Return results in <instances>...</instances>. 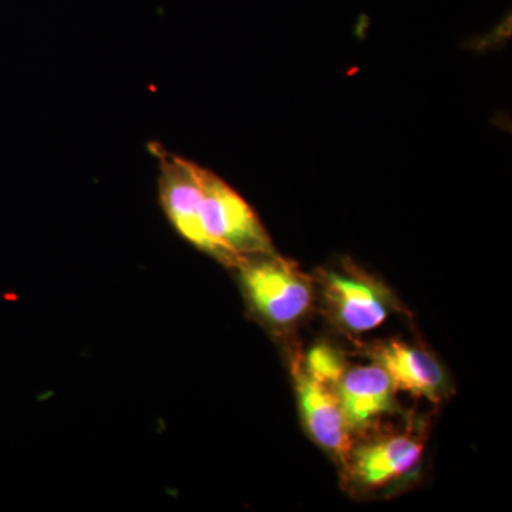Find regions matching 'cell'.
Instances as JSON below:
<instances>
[{
    "label": "cell",
    "mask_w": 512,
    "mask_h": 512,
    "mask_svg": "<svg viewBox=\"0 0 512 512\" xmlns=\"http://www.w3.org/2000/svg\"><path fill=\"white\" fill-rule=\"evenodd\" d=\"M376 360L389 373L396 389L436 399L444 383L439 363L406 343L390 342L376 350Z\"/></svg>",
    "instance_id": "8"
},
{
    "label": "cell",
    "mask_w": 512,
    "mask_h": 512,
    "mask_svg": "<svg viewBox=\"0 0 512 512\" xmlns=\"http://www.w3.org/2000/svg\"><path fill=\"white\" fill-rule=\"evenodd\" d=\"M325 285L336 318L346 329L369 332L386 320L387 303L369 279L330 272L326 274Z\"/></svg>",
    "instance_id": "7"
},
{
    "label": "cell",
    "mask_w": 512,
    "mask_h": 512,
    "mask_svg": "<svg viewBox=\"0 0 512 512\" xmlns=\"http://www.w3.org/2000/svg\"><path fill=\"white\" fill-rule=\"evenodd\" d=\"M423 444L414 437L399 434L367 443L350 451L346 463L356 483L380 488L406 476L420 463Z\"/></svg>",
    "instance_id": "5"
},
{
    "label": "cell",
    "mask_w": 512,
    "mask_h": 512,
    "mask_svg": "<svg viewBox=\"0 0 512 512\" xmlns=\"http://www.w3.org/2000/svg\"><path fill=\"white\" fill-rule=\"evenodd\" d=\"M393 380L382 366H359L343 373L335 390L350 430L363 429L393 409Z\"/></svg>",
    "instance_id": "6"
},
{
    "label": "cell",
    "mask_w": 512,
    "mask_h": 512,
    "mask_svg": "<svg viewBox=\"0 0 512 512\" xmlns=\"http://www.w3.org/2000/svg\"><path fill=\"white\" fill-rule=\"evenodd\" d=\"M296 372V386H298L303 420L313 439L320 446L335 454L342 461H348L352 451V436L350 427L338 394L333 387L318 382L309 376L302 367Z\"/></svg>",
    "instance_id": "4"
},
{
    "label": "cell",
    "mask_w": 512,
    "mask_h": 512,
    "mask_svg": "<svg viewBox=\"0 0 512 512\" xmlns=\"http://www.w3.org/2000/svg\"><path fill=\"white\" fill-rule=\"evenodd\" d=\"M157 156L161 168V207L175 231L205 252L207 244L200 224L202 167L184 158L170 156L163 150H158Z\"/></svg>",
    "instance_id": "3"
},
{
    "label": "cell",
    "mask_w": 512,
    "mask_h": 512,
    "mask_svg": "<svg viewBox=\"0 0 512 512\" xmlns=\"http://www.w3.org/2000/svg\"><path fill=\"white\" fill-rule=\"evenodd\" d=\"M237 266L249 301L268 322L291 325L308 312L311 285L289 262L271 252L248 256Z\"/></svg>",
    "instance_id": "2"
},
{
    "label": "cell",
    "mask_w": 512,
    "mask_h": 512,
    "mask_svg": "<svg viewBox=\"0 0 512 512\" xmlns=\"http://www.w3.org/2000/svg\"><path fill=\"white\" fill-rule=\"evenodd\" d=\"M200 224L207 249L225 264L271 254L272 244L255 211L218 175L201 168Z\"/></svg>",
    "instance_id": "1"
},
{
    "label": "cell",
    "mask_w": 512,
    "mask_h": 512,
    "mask_svg": "<svg viewBox=\"0 0 512 512\" xmlns=\"http://www.w3.org/2000/svg\"><path fill=\"white\" fill-rule=\"evenodd\" d=\"M309 376L326 386L335 389L340 377L345 373L342 357L329 346H316L309 352L306 366L302 367Z\"/></svg>",
    "instance_id": "9"
}]
</instances>
